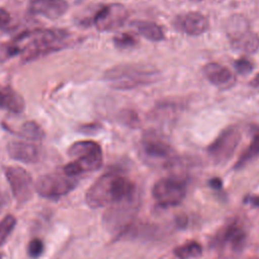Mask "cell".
I'll return each instance as SVG.
<instances>
[{
  "label": "cell",
  "instance_id": "33",
  "mask_svg": "<svg viewBox=\"0 0 259 259\" xmlns=\"http://www.w3.org/2000/svg\"><path fill=\"white\" fill-rule=\"evenodd\" d=\"M2 204H3V198H2V195H1V193H0V209H1V207H2Z\"/></svg>",
  "mask_w": 259,
  "mask_h": 259
},
{
  "label": "cell",
  "instance_id": "21",
  "mask_svg": "<svg viewBox=\"0 0 259 259\" xmlns=\"http://www.w3.org/2000/svg\"><path fill=\"white\" fill-rule=\"evenodd\" d=\"M18 136L28 140V141H41L46 137V133L44 128L35 121L29 120L24 122L19 130Z\"/></svg>",
  "mask_w": 259,
  "mask_h": 259
},
{
  "label": "cell",
  "instance_id": "7",
  "mask_svg": "<svg viewBox=\"0 0 259 259\" xmlns=\"http://www.w3.org/2000/svg\"><path fill=\"white\" fill-rule=\"evenodd\" d=\"M152 195L162 207H171L182 202L186 195L185 183L180 178L165 177L158 180L153 188Z\"/></svg>",
  "mask_w": 259,
  "mask_h": 259
},
{
  "label": "cell",
  "instance_id": "28",
  "mask_svg": "<svg viewBox=\"0 0 259 259\" xmlns=\"http://www.w3.org/2000/svg\"><path fill=\"white\" fill-rule=\"evenodd\" d=\"M99 128H100V124H98V123H90V124L82 125L80 127V131L85 133V134H92V133L98 132Z\"/></svg>",
  "mask_w": 259,
  "mask_h": 259
},
{
  "label": "cell",
  "instance_id": "23",
  "mask_svg": "<svg viewBox=\"0 0 259 259\" xmlns=\"http://www.w3.org/2000/svg\"><path fill=\"white\" fill-rule=\"evenodd\" d=\"M16 218L13 214L5 215L0 222V246H2L16 226Z\"/></svg>",
  "mask_w": 259,
  "mask_h": 259
},
{
  "label": "cell",
  "instance_id": "35",
  "mask_svg": "<svg viewBox=\"0 0 259 259\" xmlns=\"http://www.w3.org/2000/svg\"><path fill=\"white\" fill-rule=\"evenodd\" d=\"M190 1H194V2H199V1H202V0H190Z\"/></svg>",
  "mask_w": 259,
  "mask_h": 259
},
{
  "label": "cell",
  "instance_id": "22",
  "mask_svg": "<svg viewBox=\"0 0 259 259\" xmlns=\"http://www.w3.org/2000/svg\"><path fill=\"white\" fill-rule=\"evenodd\" d=\"M173 253L179 259L195 258L201 255L202 247L196 241H189V242H186L185 244H182L174 248Z\"/></svg>",
  "mask_w": 259,
  "mask_h": 259
},
{
  "label": "cell",
  "instance_id": "19",
  "mask_svg": "<svg viewBox=\"0 0 259 259\" xmlns=\"http://www.w3.org/2000/svg\"><path fill=\"white\" fill-rule=\"evenodd\" d=\"M133 25L140 34H142L144 37L150 40L160 41L165 38V34L162 27L153 21L138 20L135 21Z\"/></svg>",
  "mask_w": 259,
  "mask_h": 259
},
{
  "label": "cell",
  "instance_id": "10",
  "mask_svg": "<svg viewBox=\"0 0 259 259\" xmlns=\"http://www.w3.org/2000/svg\"><path fill=\"white\" fill-rule=\"evenodd\" d=\"M4 174L16 201L27 202L33 192V182L29 172L19 166H8L5 167Z\"/></svg>",
  "mask_w": 259,
  "mask_h": 259
},
{
  "label": "cell",
  "instance_id": "12",
  "mask_svg": "<svg viewBox=\"0 0 259 259\" xmlns=\"http://www.w3.org/2000/svg\"><path fill=\"white\" fill-rule=\"evenodd\" d=\"M227 34L230 38L231 46L237 51L253 54L259 48V36L250 30L249 24L233 28L227 31Z\"/></svg>",
  "mask_w": 259,
  "mask_h": 259
},
{
  "label": "cell",
  "instance_id": "24",
  "mask_svg": "<svg viewBox=\"0 0 259 259\" xmlns=\"http://www.w3.org/2000/svg\"><path fill=\"white\" fill-rule=\"evenodd\" d=\"M118 119L122 124L132 128H137L141 124L139 115L133 109H122L118 114Z\"/></svg>",
  "mask_w": 259,
  "mask_h": 259
},
{
  "label": "cell",
  "instance_id": "37",
  "mask_svg": "<svg viewBox=\"0 0 259 259\" xmlns=\"http://www.w3.org/2000/svg\"><path fill=\"white\" fill-rule=\"evenodd\" d=\"M1 88H2V86H1V85H0V90H1Z\"/></svg>",
  "mask_w": 259,
  "mask_h": 259
},
{
  "label": "cell",
  "instance_id": "18",
  "mask_svg": "<svg viewBox=\"0 0 259 259\" xmlns=\"http://www.w3.org/2000/svg\"><path fill=\"white\" fill-rule=\"evenodd\" d=\"M25 102L23 97L12 87L2 86L0 90V108L13 113H20L24 110Z\"/></svg>",
  "mask_w": 259,
  "mask_h": 259
},
{
  "label": "cell",
  "instance_id": "6",
  "mask_svg": "<svg viewBox=\"0 0 259 259\" xmlns=\"http://www.w3.org/2000/svg\"><path fill=\"white\" fill-rule=\"evenodd\" d=\"M137 197L112 204L103 214V224L108 232L122 236L133 225L137 212Z\"/></svg>",
  "mask_w": 259,
  "mask_h": 259
},
{
  "label": "cell",
  "instance_id": "36",
  "mask_svg": "<svg viewBox=\"0 0 259 259\" xmlns=\"http://www.w3.org/2000/svg\"><path fill=\"white\" fill-rule=\"evenodd\" d=\"M0 259H2V254L0 253Z\"/></svg>",
  "mask_w": 259,
  "mask_h": 259
},
{
  "label": "cell",
  "instance_id": "13",
  "mask_svg": "<svg viewBox=\"0 0 259 259\" xmlns=\"http://www.w3.org/2000/svg\"><path fill=\"white\" fill-rule=\"evenodd\" d=\"M28 9L32 14L57 19L68 11L69 4L66 0H30Z\"/></svg>",
  "mask_w": 259,
  "mask_h": 259
},
{
  "label": "cell",
  "instance_id": "3",
  "mask_svg": "<svg viewBox=\"0 0 259 259\" xmlns=\"http://www.w3.org/2000/svg\"><path fill=\"white\" fill-rule=\"evenodd\" d=\"M159 71L151 65L141 63L119 64L107 69L103 74L109 87L117 90H130L150 85L158 81Z\"/></svg>",
  "mask_w": 259,
  "mask_h": 259
},
{
  "label": "cell",
  "instance_id": "14",
  "mask_svg": "<svg viewBox=\"0 0 259 259\" xmlns=\"http://www.w3.org/2000/svg\"><path fill=\"white\" fill-rule=\"evenodd\" d=\"M142 147L145 155L151 159L164 160L167 162H172L174 159L173 148L168 143L155 136H148L145 138Z\"/></svg>",
  "mask_w": 259,
  "mask_h": 259
},
{
  "label": "cell",
  "instance_id": "16",
  "mask_svg": "<svg viewBox=\"0 0 259 259\" xmlns=\"http://www.w3.org/2000/svg\"><path fill=\"white\" fill-rule=\"evenodd\" d=\"M8 155L16 161L23 163H35L39 160V148L29 142L11 141L7 144Z\"/></svg>",
  "mask_w": 259,
  "mask_h": 259
},
{
  "label": "cell",
  "instance_id": "26",
  "mask_svg": "<svg viewBox=\"0 0 259 259\" xmlns=\"http://www.w3.org/2000/svg\"><path fill=\"white\" fill-rule=\"evenodd\" d=\"M45 251V244L38 238H33L27 245V254L32 259L39 258Z\"/></svg>",
  "mask_w": 259,
  "mask_h": 259
},
{
  "label": "cell",
  "instance_id": "9",
  "mask_svg": "<svg viewBox=\"0 0 259 259\" xmlns=\"http://www.w3.org/2000/svg\"><path fill=\"white\" fill-rule=\"evenodd\" d=\"M241 140V133L235 125L226 127L207 147V154L214 163L227 162L235 153Z\"/></svg>",
  "mask_w": 259,
  "mask_h": 259
},
{
  "label": "cell",
  "instance_id": "20",
  "mask_svg": "<svg viewBox=\"0 0 259 259\" xmlns=\"http://www.w3.org/2000/svg\"><path fill=\"white\" fill-rule=\"evenodd\" d=\"M258 156H259V135L254 134V137L251 143L239 157L238 161L234 166V169L239 170L244 168L248 163H250L252 160H254Z\"/></svg>",
  "mask_w": 259,
  "mask_h": 259
},
{
  "label": "cell",
  "instance_id": "30",
  "mask_svg": "<svg viewBox=\"0 0 259 259\" xmlns=\"http://www.w3.org/2000/svg\"><path fill=\"white\" fill-rule=\"evenodd\" d=\"M245 202L251 204L252 206L259 207V195H248L245 198Z\"/></svg>",
  "mask_w": 259,
  "mask_h": 259
},
{
  "label": "cell",
  "instance_id": "5",
  "mask_svg": "<svg viewBox=\"0 0 259 259\" xmlns=\"http://www.w3.org/2000/svg\"><path fill=\"white\" fill-rule=\"evenodd\" d=\"M247 237L245 227L238 221H232L217 231L211 243L223 257L231 258L244 249Z\"/></svg>",
  "mask_w": 259,
  "mask_h": 259
},
{
  "label": "cell",
  "instance_id": "31",
  "mask_svg": "<svg viewBox=\"0 0 259 259\" xmlns=\"http://www.w3.org/2000/svg\"><path fill=\"white\" fill-rule=\"evenodd\" d=\"M208 184L213 189H221L223 186V181L219 177H213L208 181Z\"/></svg>",
  "mask_w": 259,
  "mask_h": 259
},
{
  "label": "cell",
  "instance_id": "29",
  "mask_svg": "<svg viewBox=\"0 0 259 259\" xmlns=\"http://www.w3.org/2000/svg\"><path fill=\"white\" fill-rule=\"evenodd\" d=\"M10 21L9 13L3 9H0V27L6 26Z\"/></svg>",
  "mask_w": 259,
  "mask_h": 259
},
{
  "label": "cell",
  "instance_id": "2",
  "mask_svg": "<svg viewBox=\"0 0 259 259\" xmlns=\"http://www.w3.org/2000/svg\"><path fill=\"white\" fill-rule=\"evenodd\" d=\"M136 186L128 178L108 172L100 176L86 191L85 201L91 208L114 204L136 197Z\"/></svg>",
  "mask_w": 259,
  "mask_h": 259
},
{
  "label": "cell",
  "instance_id": "11",
  "mask_svg": "<svg viewBox=\"0 0 259 259\" xmlns=\"http://www.w3.org/2000/svg\"><path fill=\"white\" fill-rule=\"evenodd\" d=\"M128 16L126 8L119 3L102 6L94 15L93 23L99 31H111L120 27Z\"/></svg>",
  "mask_w": 259,
  "mask_h": 259
},
{
  "label": "cell",
  "instance_id": "4",
  "mask_svg": "<svg viewBox=\"0 0 259 259\" xmlns=\"http://www.w3.org/2000/svg\"><path fill=\"white\" fill-rule=\"evenodd\" d=\"M68 155L75 158L64 166V173L71 177L95 171L102 165V150L94 141H78L72 144L68 149Z\"/></svg>",
  "mask_w": 259,
  "mask_h": 259
},
{
  "label": "cell",
  "instance_id": "15",
  "mask_svg": "<svg viewBox=\"0 0 259 259\" xmlns=\"http://www.w3.org/2000/svg\"><path fill=\"white\" fill-rule=\"evenodd\" d=\"M176 26L184 33L192 36L204 33L208 28L207 18L199 12H188L176 19Z\"/></svg>",
  "mask_w": 259,
  "mask_h": 259
},
{
  "label": "cell",
  "instance_id": "34",
  "mask_svg": "<svg viewBox=\"0 0 259 259\" xmlns=\"http://www.w3.org/2000/svg\"><path fill=\"white\" fill-rule=\"evenodd\" d=\"M254 134L259 135V127H254Z\"/></svg>",
  "mask_w": 259,
  "mask_h": 259
},
{
  "label": "cell",
  "instance_id": "25",
  "mask_svg": "<svg viewBox=\"0 0 259 259\" xmlns=\"http://www.w3.org/2000/svg\"><path fill=\"white\" fill-rule=\"evenodd\" d=\"M113 44L118 49H128L138 44V38L132 33L120 32L113 37Z\"/></svg>",
  "mask_w": 259,
  "mask_h": 259
},
{
  "label": "cell",
  "instance_id": "8",
  "mask_svg": "<svg viewBox=\"0 0 259 259\" xmlns=\"http://www.w3.org/2000/svg\"><path fill=\"white\" fill-rule=\"evenodd\" d=\"M78 184L75 177L66 174L50 173L40 176L35 182L36 192L46 198H59L71 192Z\"/></svg>",
  "mask_w": 259,
  "mask_h": 259
},
{
  "label": "cell",
  "instance_id": "27",
  "mask_svg": "<svg viewBox=\"0 0 259 259\" xmlns=\"http://www.w3.org/2000/svg\"><path fill=\"white\" fill-rule=\"evenodd\" d=\"M235 69L237 70V72L241 75H246V74H249L252 72L253 70V63L251 61H249L248 59L246 58H240L238 59L235 64Z\"/></svg>",
  "mask_w": 259,
  "mask_h": 259
},
{
  "label": "cell",
  "instance_id": "17",
  "mask_svg": "<svg viewBox=\"0 0 259 259\" xmlns=\"http://www.w3.org/2000/svg\"><path fill=\"white\" fill-rule=\"evenodd\" d=\"M202 71L205 78L211 84L219 87L231 86L235 81V77L233 73L227 67L218 63L206 64L203 67Z\"/></svg>",
  "mask_w": 259,
  "mask_h": 259
},
{
  "label": "cell",
  "instance_id": "1",
  "mask_svg": "<svg viewBox=\"0 0 259 259\" xmlns=\"http://www.w3.org/2000/svg\"><path fill=\"white\" fill-rule=\"evenodd\" d=\"M70 38L71 34L61 28L26 30L7 46L6 55L8 58L19 56L23 62L33 61L65 49Z\"/></svg>",
  "mask_w": 259,
  "mask_h": 259
},
{
  "label": "cell",
  "instance_id": "32",
  "mask_svg": "<svg viewBox=\"0 0 259 259\" xmlns=\"http://www.w3.org/2000/svg\"><path fill=\"white\" fill-rule=\"evenodd\" d=\"M250 84L255 87H259V73L250 81Z\"/></svg>",
  "mask_w": 259,
  "mask_h": 259
}]
</instances>
